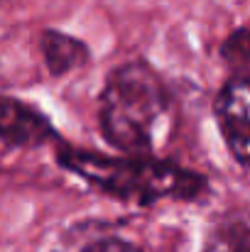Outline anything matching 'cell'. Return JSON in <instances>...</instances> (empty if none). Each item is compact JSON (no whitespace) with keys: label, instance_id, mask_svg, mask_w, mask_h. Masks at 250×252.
<instances>
[{"label":"cell","instance_id":"1","mask_svg":"<svg viewBox=\"0 0 250 252\" xmlns=\"http://www.w3.org/2000/svg\"><path fill=\"white\" fill-rule=\"evenodd\" d=\"M165 84L145 62L118 66L101 95V130L106 140L128 155H150L167 118Z\"/></svg>","mask_w":250,"mask_h":252},{"label":"cell","instance_id":"2","mask_svg":"<svg viewBox=\"0 0 250 252\" xmlns=\"http://www.w3.org/2000/svg\"><path fill=\"white\" fill-rule=\"evenodd\" d=\"M57 157L62 167L79 174L83 181L93 184L103 193H110L120 201L152 203L165 196L196 198L206 189L204 176L169 162L140 159V157L110 159L71 147H64Z\"/></svg>","mask_w":250,"mask_h":252},{"label":"cell","instance_id":"3","mask_svg":"<svg viewBox=\"0 0 250 252\" xmlns=\"http://www.w3.org/2000/svg\"><path fill=\"white\" fill-rule=\"evenodd\" d=\"M214 113L233 159L250 167V79H231L221 88Z\"/></svg>","mask_w":250,"mask_h":252},{"label":"cell","instance_id":"4","mask_svg":"<svg viewBox=\"0 0 250 252\" xmlns=\"http://www.w3.org/2000/svg\"><path fill=\"white\" fill-rule=\"evenodd\" d=\"M47 137H54L52 125L37 110L17 103L15 98H5L2 103V140L7 147H27L39 145Z\"/></svg>","mask_w":250,"mask_h":252},{"label":"cell","instance_id":"5","mask_svg":"<svg viewBox=\"0 0 250 252\" xmlns=\"http://www.w3.org/2000/svg\"><path fill=\"white\" fill-rule=\"evenodd\" d=\"M39 47H42V54H44V62H47V69L49 74L54 76H64L69 74L71 69L83 66L88 62V47L69 37V34H62V32H54V30H47L39 39Z\"/></svg>","mask_w":250,"mask_h":252},{"label":"cell","instance_id":"6","mask_svg":"<svg viewBox=\"0 0 250 252\" xmlns=\"http://www.w3.org/2000/svg\"><path fill=\"white\" fill-rule=\"evenodd\" d=\"M204 252H250V225L243 220H228L218 225Z\"/></svg>","mask_w":250,"mask_h":252},{"label":"cell","instance_id":"7","mask_svg":"<svg viewBox=\"0 0 250 252\" xmlns=\"http://www.w3.org/2000/svg\"><path fill=\"white\" fill-rule=\"evenodd\" d=\"M221 57L236 79H250V30H236L223 42Z\"/></svg>","mask_w":250,"mask_h":252},{"label":"cell","instance_id":"8","mask_svg":"<svg viewBox=\"0 0 250 252\" xmlns=\"http://www.w3.org/2000/svg\"><path fill=\"white\" fill-rule=\"evenodd\" d=\"M83 252H143V250H138L135 245H130V243H125V240L106 238V240L91 243L88 248H83Z\"/></svg>","mask_w":250,"mask_h":252}]
</instances>
